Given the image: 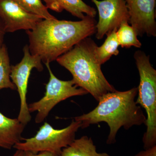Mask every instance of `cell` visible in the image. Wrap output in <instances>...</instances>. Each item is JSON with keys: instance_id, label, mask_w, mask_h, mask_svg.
<instances>
[{"instance_id": "1", "label": "cell", "mask_w": 156, "mask_h": 156, "mask_svg": "<svg viewBox=\"0 0 156 156\" xmlns=\"http://www.w3.org/2000/svg\"><path fill=\"white\" fill-rule=\"evenodd\" d=\"M97 21L86 15L79 21L43 19L28 36L30 52L50 63L68 52L77 43L96 33Z\"/></svg>"}, {"instance_id": "2", "label": "cell", "mask_w": 156, "mask_h": 156, "mask_svg": "<svg viewBox=\"0 0 156 156\" xmlns=\"http://www.w3.org/2000/svg\"><path fill=\"white\" fill-rule=\"evenodd\" d=\"M137 94V87L123 92L115 90L109 92L99 98L98 105L93 110L75 117L74 120L81 122L82 128L101 122L106 123L110 128L107 144H114L122 127L128 130L134 126L146 125V117L136 103Z\"/></svg>"}, {"instance_id": "3", "label": "cell", "mask_w": 156, "mask_h": 156, "mask_svg": "<svg viewBox=\"0 0 156 156\" xmlns=\"http://www.w3.org/2000/svg\"><path fill=\"white\" fill-rule=\"evenodd\" d=\"M96 46L90 37L86 38L56 61L71 73L78 87L86 90L98 101L102 95L115 89L107 80L101 65L95 58Z\"/></svg>"}, {"instance_id": "4", "label": "cell", "mask_w": 156, "mask_h": 156, "mask_svg": "<svg viewBox=\"0 0 156 156\" xmlns=\"http://www.w3.org/2000/svg\"><path fill=\"white\" fill-rule=\"evenodd\" d=\"M134 57L140 76L137 88V105L145 109L147 130L143 137L144 149L156 145V70L150 61V56L137 50Z\"/></svg>"}, {"instance_id": "5", "label": "cell", "mask_w": 156, "mask_h": 156, "mask_svg": "<svg viewBox=\"0 0 156 156\" xmlns=\"http://www.w3.org/2000/svg\"><path fill=\"white\" fill-rule=\"evenodd\" d=\"M81 127V122L75 120L62 129H55L46 122L34 136L23 139L24 142L17 143L13 147L34 154L50 151L60 154L62 149L67 147L75 139L76 133Z\"/></svg>"}, {"instance_id": "6", "label": "cell", "mask_w": 156, "mask_h": 156, "mask_svg": "<svg viewBox=\"0 0 156 156\" xmlns=\"http://www.w3.org/2000/svg\"><path fill=\"white\" fill-rule=\"evenodd\" d=\"M49 71L50 78L46 85L44 96L40 100L28 105L30 112H37L35 121L42 122L56 105L73 96L88 94L86 90L78 87L73 80L63 81L59 80L52 72L50 63H45Z\"/></svg>"}, {"instance_id": "7", "label": "cell", "mask_w": 156, "mask_h": 156, "mask_svg": "<svg viewBox=\"0 0 156 156\" xmlns=\"http://www.w3.org/2000/svg\"><path fill=\"white\" fill-rule=\"evenodd\" d=\"M23 52V56L20 62L15 65L11 66L10 77L17 88L20 98V110L17 119L26 126L31 119L27 101V87L31 72L34 68L41 72L44 70V66L40 57L31 54L28 45L24 46Z\"/></svg>"}, {"instance_id": "8", "label": "cell", "mask_w": 156, "mask_h": 156, "mask_svg": "<svg viewBox=\"0 0 156 156\" xmlns=\"http://www.w3.org/2000/svg\"><path fill=\"white\" fill-rule=\"evenodd\" d=\"M97 8L98 22L96 38L101 40L124 23H129V15L125 0H91Z\"/></svg>"}, {"instance_id": "9", "label": "cell", "mask_w": 156, "mask_h": 156, "mask_svg": "<svg viewBox=\"0 0 156 156\" xmlns=\"http://www.w3.org/2000/svg\"><path fill=\"white\" fill-rule=\"evenodd\" d=\"M129 23L137 36H156V0H125Z\"/></svg>"}, {"instance_id": "10", "label": "cell", "mask_w": 156, "mask_h": 156, "mask_svg": "<svg viewBox=\"0 0 156 156\" xmlns=\"http://www.w3.org/2000/svg\"><path fill=\"white\" fill-rule=\"evenodd\" d=\"M0 19L7 33L32 30L43 20L25 11L14 0H0Z\"/></svg>"}, {"instance_id": "11", "label": "cell", "mask_w": 156, "mask_h": 156, "mask_svg": "<svg viewBox=\"0 0 156 156\" xmlns=\"http://www.w3.org/2000/svg\"><path fill=\"white\" fill-rule=\"evenodd\" d=\"M25 126L18 119L8 118L0 112V147L11 150L20 142Z\"/></svg>"}, {"instance_id": "12", "label": "cell", "mask_w": 156, "mask_h": 156, "mask_svg": "<svg viewBox=\"0 0 156 156\" xmlns=\"http://www.w3.org/2000/svg\"><path fill=\"white\" fill-rule=\"evenodd\" d=\"M46 6L55 12L60 13L63 10L69 12L80 20L87 16L95 18L97 14L96 9L84 2L83 0H42Z\"/></svg>"}, {"instance_id": "13", "label": "cell", "mask_w": 156, "mask_h": 156, "mask_svg": "<svg viewBox=\"0 0 156 156\" xmlns=\"http://www.w3.org/2000/svg\"><path fill=\"white\" fill-rule=\"evenodd\" d=\"M60 156H110L107 153H98L91 137L87 136L75 139L62 149Z\"/></svg>"}, {"instance_id": "14", "label": "cell", "mask_w": 156, "mask_h": 156, "mask_svg": "<svg viewBox=\"0 0 156 156\" xmlns=\"http://www.w3.org/2000/svg\"><path fill=\"white\" fill-rule=\"evenodd\" d=\"M114 30L106 36L107 38L101 46H96L95 49V58L101 65L108 61L112 56H116L119 53L118 50L119 44L117 36V31Z\"/></svg>"}, {"instance_id": "15", "label": "cell", "mask_w": 156, "mask_h": 156, "mask_svg": "<svg viewBox=\"0 0 156 156\" xmlns=\"http://www.w3.org/2000/svg\"><path fill=\"white\" fill-rule=\"evenodd\" d=\"M11 65L8 48L5 44L0 49V90L4 89L17 90L11 80Z\"/></svg>"}, {"instance_id": "16", "label": "cell", "mask_w": 156, "mask_h": 156, "mask_svg": "<svg viewBox=\"0 0 156 156\" xmlns=\"http://www.w3.org/2000/svg\"><path fill=\"white\" fill-rule=\"evenodd\" d=\"M117 36L119 44L122 48L134 47L139 48L142 46L136 32L128 22L124 23L120 25L117 31Z\"/></svg>"}, {"instance_id": "17", "label": "cell", "mask_w": 156, "mask_h": 156, "mask_svg": "<svg viewBox=\"0 0 156 156\" xmlns=\"http://www.w3.org/2000/svg\"><path fill=\"white\" fill-rule=\"evenodd\" d=\"M23 9L28 13L37 15L44 20L55 19L50 14L42 0H14Z\"/></svg>"}, {"instance_id": "18", "label": "cell", "mask_w": 156, "mask_h": 156, "mask_svg": "<svg viewBox=\"0 0 156 156\" xmlns=\"http://www.w3.org/2000/svg\"><path fill=\"white\" fill-rule=\"evenodd\" d=\"M24 156H60V154L50 151H43L37 154H34L29 151H24Z\"/></svg>"}, {"instance_id": "19", "label": "cell", "mask_w": 156, "mask_h": 156, "mask_svg": "<svg viewBox=\"0 0 156 156\" xmlns=\"http://www.w3.org/2000/svg\"><path fill=\"white\" fill-rule=\"evenodd\" d=\"M134 156H156V145L141 151Z\"/></svg>"}, {"instance_id": "20", "label": "cell", "mask_w": 156, "mask_h": 156, "mask_svg": "<svg viewBox=\"0 0 156 156\" xmlns=\"http://www.w3.org/2000/svg\"><path fill=\"white\" fill-rule=\"evenodd\" d=\"M6 33L5 25L0 19V49L4 44V39Z\"/></svg>"}, {"instance_id": "21", "label": "cell", "mask_w": 156, "mask_h": 156, "mask_svg": "<svg viewBox=\"0 0 156 156\" xmlns=\"http://www.w3.org/2000/svg\"><path fill=\"white\" fill-rule=\"evenodd\" d=\"M13 156H24V151L20 150H17Z\"/></svg>"}]
</instances>
